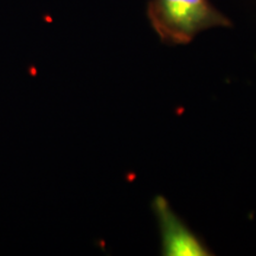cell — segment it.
I'll use <instances>...</instances> for the list:
<instances>
[{
  "label": "cell",
  "instance_id": "6da1fadb",
  "mask_svg": "<svg viewBox=\"0 0 256 256\" xmlns=\"http://www.w3.org/2000/svg\"><path fill=\"white\" fill-rule=\"evenodd\" d=\"M147 17L164 43L188 44L212 28H228L232 22L209 0H151Z\"/></svg>",
  "mask_w": 256,
  "mask_h": 256
},
{
  "label": "cell",
  "instance_id": "7a4b0ae2",
  "mask_svg": "<svg viewBox=\"0 0 256 256\" xmlns=\"http://www.w3.org/2000/svg\"><path fill=\"white\" fill-rule=\"evenodd\" d=\"M154 210L158 216L162 240V252L174 256L210 255L206 246L172 212L165 198L156 197Z\"/></svg>",
  "mask_w": 256,
  "mask_h": 256
}]
</instances>
